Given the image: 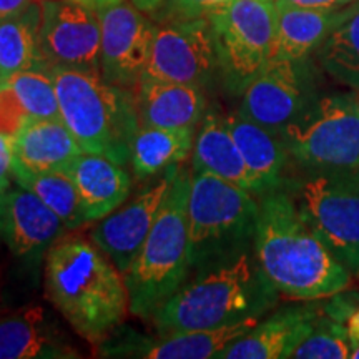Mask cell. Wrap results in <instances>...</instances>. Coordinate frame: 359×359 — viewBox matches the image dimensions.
I'll return each mask as SVG.
<instances>
[{
    "instance_id": "obj_28",
    "label": "cell",
    "mask_w": 359,
    "mask_h": 359,
    "mask_svg": "<svg viewBox=\"0 0 359 359\" xmlns=\"http://www.w3.org/2000/svg\"><path fill=\"white\" fill-rule=\"evenodd\" d=\"M13 182L39 196L64 222L67 230H79L88 223L77 185L67 170L35 173L13 160Z\"/></svg>"
},
{
    "instance_id": "obj_14",
    "label": "cell",
    "mask_w": 359,
    "mask_h": 359,
    "mask_svg": "<svg viewBox=\"0 0 359 359\" xmlns=\"http://www.w3.org/2000/svg\"><path fill=\"white\" fill-rule=\"evenodd\" d=\"M263 318H251L231 325L200 330H183L161 334L151 341L127 331L123 336L115 331L98 346L103 358H143V359H212L218 358L233 341L248 333Z\"/></svg>"
},
{
    "instance_id": "obj_8",
    "label": "cell",
    "mask_w": 359,
    "mask_h": 359,
    "mask_svg": "<svg viewBox=\"0 0 359 359\" xmlns=\"http://www.w3.org/2000/svg\"><path fill=\"white\" fill-rule=\"evenodd\" d=\"M281 138L306 172L359 168V97L333 93L311 100Z\"/></svg>"
},
{
    "instance_id": "obj_6",
    "label": "cell",
    "mask_w": 359,
    "mask_h": 359,
    "mask_svg": "<svg viewBox=\"0 0 359 359\" xmlns=\"http://www.w3.org/2000/svg\"><path fill=\"white\" fill-rule=\"evenodd\" d=\"M193 172V170H191ZM259 201L253 193L210 173H191L188 241L193 271L255 250Z\"/></svg>"
},
{
    "instance_id": "obj_26",
    "label": "cell",
    "mask_w": 359,
    "mask_h": 359,
    "mask_svg": "<svg viewBox=\"0 0 359 359\" xmlns=\"http://www.w3.org/2000/svg\"><path fill=\"white\" fill-rule=\"evenodd\" d=\"M32 69H48L40 48V0L19 15L0 20V79L6 82Z\"/></svg>"
},
{
    "instance_id": "obj_30",
    "label": "cell",
    "mask_w": 359,
    "mask_h": 359,
    "mask_svg": "<svg viewBox=\"0 0 359 359\" xmlns=\"http://www.w3.org/2000/svg\"><path fill=\"white\" fill-rule=\"evenodd\" d=\"M29 118H58V97L48 69L24 70L8 77L6 82Z\"/></svg>"
},
{
    "instance_id": "obj_9",
    "label": "cell",
    "mask_w": 359,
    "mask_h": 359,
    "mask_svg": "<svg viewBox=\"0 0 359 359\" xmlns=\"http://www.w3.org/2000/svg\"><path fill=\"white\" fill-rule=\"evenodd\" d=\"M210 22L224 85L233 93H243L273 57L275 2L236 0L228 11L215 15Z\"/></svg>"
},
{
    "instance_id": "obj_34",
    "label": "cell",
    "mask_w": 359,
    "mask_h": 359,
    "mask_svg": "<svg viewBox=\"0 0 359 359\" xmlns=\"http://www.w3.org/2000/svg\"><path fill=\"white\" fill-rule=\"evenodd\" d=\"M353 0H275L276 7H299L313 11H339Z\"/></svg>"
},
{
    "instance_id": "obj_1",
    "label": "cell",
    "mask_w": 359,
    "mask_h": 359,
    "mask_svg": "<svg viewBox=\"0 0 359 359\" xmlns=\"http://www.w3.org/2000/svg\"><path fill=\"white\" fill-rule=\"evenodd\" d=\"M45 296L72 330L100 344L130 313L125 275L98 246L80 235H64L48 248Z\"/></svg>"
},
{
    "instance_id": "obj_32",
    "label": "cell",
    "mask_w": 359,
    "mask_h": 359,
    "mask_svg": "<svg viewBox=\"0 0 359 359\" xmlns=\"http://www.w3.org/2000/svg\"><path fill=\"white\" fill-rule=\"evenodd\" d=\"M29 120L12 88L7 83L0 85V133L13 138Z\"/></svg>"
},
{
    "instance_id": "obj_37",
    "label": "cell",
    "mask_w": 359,
    "mask_h": 359,
    "mask_svg": "<svg viewBox=\"0 0 359 359\" xmlns=\"http://www.w3.org/2000/svg\"><path fill=\"white\" fill-rule=\"evenodd\" d=\"M167 0H132V4L143 13H154L163 6Z\"/></svg>"
},
{
    "instance_id": "obj_3",
    "label": "cell",
    "mask_w": 359,
    "mask_h": 359,
    "mask_svg": "<svg viewBox=\"0 0 359 359\" xmlns=\"http://www.w3.org/2000/svg\"><path fill=\"white\" fill-rule=\"evenodd\" d=\"M193 273L151 314L150 320L160 334L264 318L276 308L280 298L258 263L255 250Z\"/></svg>"
},
{
    "instance_id": "obj_11",
    "label": "cell",
    "mask_w": 359,
    "mask_h": 359,
    "mask_svg": "<svg viewBox=\"0 0 359 359\" xmlns=\"http://www.w3.org/2000/svg\"><path fill=\"white\" fill-rule=\"evenodd\" d=\"M40 48L48 69L100 74L98 12L75 0H40Z\"/></svg>"
},
{
    "instance_id": "obj_41",
    "label": "cell",
    "mask_w": 359,
    "mask_h": 359,
    "mask_svg": "<svg viewBox=\"0 0 359 359\" xmlns=\"http://www.w3.org/2000/svg\"><path fill=\"white\" fill-rule=\"evenodd\" d=\"M263 2H271V0H263Z\"/></svg>"
},
{
    "instance_id": "obj_38",
    "label": "cell",
    "mask_w": 359,
    "mask_h": 359,
    "mask_svg": "<svg viewBox=\"0 0 359 359\" xmlns=\"http://www.w3.org/2000/svg\"><path fill=\"white\" fill-rule=\"evenodd\" d=\"M75 2H80L83 4V6H87L90 8H93V11H102V8L105 7H110V6H115V4H120L123 2V0H75Z\"/></svg>"
},
{
    "instance_id": "obj_2",
    "label": "cell",
    "mask_w": 359,
    "mask_h": 359,
    "mask_svg": "<svg viewBox=\"0 0 359 359\" xmlns=\"http://www.w3.org/2000/svg\"><path fill=\"white\" fill-rule=\"evenodd\" d=\"M253 248L278 293L296 302L333 298L353 281L280 188L262 196Z\"/></svg>"
},
{
    "instance_id": "obj_39",
    "label": "cell",
    "mask_w": 359,
    "mask_h": 359,
    "mask_svg": "<svg viewBox=\"0 0 359 359\" xmlns=\"http://www.w3.org/2000/svg\"><path fill=\"white\" fill-rule=\"evenodd\" d=\"M4 218H6V191H0V240H4Z\"/></svg>"
},
{
    "instance_id": "obj_20",
    "label": "cell",
    "mask_w": 359,
    "mask_h": 359,
    "mask_svg": "<svg viewBox=\"0 0 359 359\" xmlns=\"http://www.w3.org/2000/svg\"><path fill=\"white\" fill-rule=\"evenodd\" d=\"M193 172L210 173L230 182L233 185L248 190L253 195H262V185L241 155L233 140L224 116L210 111L200 122V130L193 145Z\"/></svg>"
},
{
    "instance_id": "obj_12",
    "label": "cell",
    "mask_w": 359,
    "mask_h": 359,
    "mask_svg": "<svg viewBox=\"0 0 359 359\" xmlns=\"http://www.w3.org/2000/svg\"><path fill=\"white\" fill-rule=\"evenodd\" d=\"M100 75L116 87L132 90L145 74L156 27L133 4L98 11Z\"/></svg>"
},
{
    "instance_id": "obj_27",
    "label": "cell",
    "mask_w": 359,
    "mask_h": 359,
    "mask_svg": "<svg viewBox=\"0 0 359 359\" xmlns=\"http://www.w3.org/2000/svg\"><path fill=\"white\" fill-rule=\"evenodd\" d=\"M318 48L326 74L359 92V2L338 12L334 25Z\"/></svg>"
},
{
    "instance_id": "obj_19",
    "label": "cell",
    "mask_w": 359,
    "mask_h": 359,
    "mask_svg": "<svg viewBox=\"0 0 359 359\" xmlns=\"http://www.w3.org/2000/svg\"><path fill=\"white\" fill-rule=\"evenodd\" d=\"M80 358L43 308L30 306L0 318V359Z\"/></svg>"
},
{
    "instance_id": "obj_36",
    "label": "cell",
    "mask_w": 359,
    "mask_h": 359,
    "mask_svg": "<svg viewBox=\"0 0 359 359\" xmlns=\"http://www.w3.org/2000/svg\"><path fill=\"white\" fill-rule=\"evenodd\" d=\"M35 2L37 0H0V20L19 15Z\"/></svg>"
},
{
    "instance_id": "obj_25",
    "label": "cell",
    "mask_w": 359,
    "mask_h": 359,
    "mask_svg": "<svg viewBox=\"0 0 359 359\" xmlns=\"http://www.w3.org/2000/svg\"><path fill=\"white\" fill-rule=\"evenodd\" d=\"M195 145V130L138 127L130 148V165L137 178H150L183 163Z\"/></svg>"
},
{
    "instance_id": "obj_29",
    "label": "cell",
    "mask_w": 359,
    "mask_h": 359,
    "mask_svg": "<svg viewBox=\"0 0 359 359\" xmlns=\"http://www.w3.org/2000/svg\"><path fill=\"white\" fill-rule=\"evenodd\" d=\"M346 314H339L333 306L325 304L313 331L291 353L293 359H346L351 358V346L346 325Z\"/></svg>"
},
{
    "instance_id": "obj_17",
    "label": "cell",
    "mask_w": 359,
    "mask_h": 359,
    "mask_svg": "<svg viewBox=\"0 0 359 359\" xmlns=\"http://www.w3.org/2000/svg\"><path fill=\"white\" fill-rule=\"evenodd\" d=\"M65 231L64 222L32 191L17 183L6 191L4 241L13 257L39 263Z\"/></svg>"
},
{
    "instance_id": "obj_40",
    "label": "cell",
    "mask_w": 359,
    "mask_h": 359,
    "mask_svg": "<svg viewBox=\"0 0 359 359\" xmlns=\"http://www.w3.org/2000/svg\"><path fill=\"white\" fill-rule=\"evenodd\" d=\"M2 83H4V80H2V79H0V85H2Z\"/></svg>"
},
{
    "instance_id": "obj_5",
    "label": "cell",
    "mask_w": 359,
    "mask_h": 359,
    "mask_svg": "<svg viewBox=\"0 0 359 359\" xmlns=\"http://www.w3.org/2000/svg\"><path fill=\"white\" fill-rule=\"evenodd\" d=\"M50 74L60 118L80 148L125 167L140 127L132 90L109 83L98 72L53 67Z\"/></svg>"
},
{
    "instance_id": "obj_24",
    "label": "cell",
    "mask_w": 359,
    "mask_h": 359,
    "mask_svg": "<svg viewBox=\"0 0 359 359\" xmlns=\"http://www.w3.org/2000/svg\"><path fill=\"white\" fill-rule=\"evenodd\" d=\"M338 12L276 7L275 47L271 58L302 62L314 48L320 47L338 19Z\"/></svg>"
},
{
    "instance_id": "obj_35",
    "label": "cell",
    "mask_w": 359,
    "mask_h": 359,
    "mask_svg": "<svg viewBox=\"0 0 359 359\" xmlns=\"http://www.w3.org/2000/svg\"><path fill=\"white\" fill-rule=\"evenodd\" d=\"M346 325L349 346H351V358L359 359V306L351 308L344 318Z\"/></svg>"
},
{
    "instance_id": "obj_21",
    "label": "cell",
    "mask_w": 359,
    "mask_h": 359,
    "mask_svg": "<svg viewBox=\"0 0 359 359\" xmlns=\"http://www.w3.org/2000/svg\"><path fill=\"white\" fill-rule=\"evenodd\" d=\"M77 185L87 222H100L128 200L132 177L123 165L107 156L82 151L67 168Z\"/></svg>"
},
{
    "instance_id": "obj_7",
    "label": "cell",
    "mask_w": 359,
    "mask_h": 359,
    "mask_svg": "<svg viewBox=\"0 0 359 359\" xmlns=\"http://www.w3.org/2000/svg\"><path fill=\"white\" fill-rule=\"evenodd\" d=\"M290 195L314 235L359 280V168L308 172Z\"/></svg>"
},
{
    "instance_id": "obj_18",
    "label": "cell",
    "mask_w": 359,
    "mask_h": 359,
    "mask_svg": "<svg viewBox=\"0 0 359 359\" xmlns=\"http://www.w3.org/2000/svg\"><path fill=\"white\" fill-rule=\"evenodd\" d=\"M132 93L140 127L195 130L205 116L206 98L198 87L142 79Z\"/></svg>"
},
{
    "instance_id": "obj_10",
    "label": "cell",
    "mask_w": 359,
    "mask_h": 359,
    "mask_svg": "<svg viewBox=\"0 0 359 359\" xmlns=\"http://www.w3.org/2000/svg\"><path fill=\"white\" fill-rule=\"evenodd\" d=\"M217 70L219 67L212 22H167L156 27L142 79L203 88Z\"/></svg>"
},
{
    "instance_id": "obj_13",
    "label": "cell",
    "mask_w": 359,
    "mask_h": 359,
    "mask_svg": "<svg viewBox=\"0 0 359 359\" xmlns=\"http://www.w3.org/2000/svg\"><path fill=\"white\" fill-rule=\"evenodd\" d=\"M178 168V165H173L160 173L154 183L143 188L128 203L120 205L110 215L102 218L90 233V240L115 263L123 275L132 266L135 257L154 226Z\"/></svg>"
},
{
    "instance_id": "obj_33",
    "label": "cell",
    "mask_w": 359,
    "mask_h": 359,
    "mask_svg": "<svg viewBox=\"0 0 359 359\" xmlns=\"http://www.w3.org/2000/svg\"><path fill=\"white\" fill-rule=\"evenodd\" d=\"M13 140L0 133V191H7L13 182Z\"/></svg>"
},
{
    "instance_id": "obj_31",
    "label": "cell",
    "mask_w": 359,
    "mask_h": 359,
    "mask_svg": "<svg viewBox=\"0 0 359 359\" xmlns=\"http://www.w3.org/2000/svg\"><path fill=\"white\" fill-rule=\"evenodd\" d=\"M236 0H167L160 8L163 22L212 20L215 15L228 11ZM158 8V11H160Z\"/></svg>"
},
{
    "instance_id": "obj_23",
    "label": "cell",
    "mask_w": 359,
    "mask_h": 359,
    "mask_svg": "<svg viewBox=\"0 0 359 359\" xmlns=\"http://www.w3.org/2000/svg\"><path fill=\"white\" fill-rule=\"evenodd\" d=\"M224 123L251 173L262 185L263 195L280 188L283 170L288 160V150L281 135L240 114L224 116Z\"/></svg>"
},
{
    "instance_id": "obj_15",
    "label": "cell",
    "mask_w": 359,
    "mask_h": 359,
    "mask_svg": "<svg viewBox=\"0 0 359 359\" xmlns=\"http://www.w3.org/2000/svg\"><path fill=\"white\" fill-rule=\"evenodd\" d=\"M238 114L278 135L311 102L298 62L271 58L241 93Z\"/></svg>"
},
{
    "instance_id": "obj_22",
    "label": "cell",
    "mask_w": 359,
    "mask_h": 359,
    "mask_svg": "<svg viewBox=\"0 0 359 359\" xmlns=\"http://www.w3.org/2000/svg\"><path fill=\"white\" fill-rule=\"evenodd\" d=\"M12 140L17 163L35 173L67 170L83 151L60 116L29 120Z\"/></svg>"
},
{
    "instance_id": "obj_16",
    "label": "cell",
    "mask_w": 359,
    "mask_h": 359,
    "mask_svg": "<svg viewBox=\"0 0 359 359\" xmlns=\"http://www.w3.org/2000/svg\"><path fill=\"white\" fill-rule=\"evenodd\" d=\"M323 308L325 304L314 299L276 309L224 348L218 359H288L311 333Z\"/></svg>"
},
{
    "instance_id": "obj_4",
    "label": "cell",
    "mask_w": 359,
    "mask_h": 359,
    "mask_svg": "<svg viewBox=\"0 0 359 359\" xmlns=\"http://www.w3.org/2000/svg\"><path fill=\"white\" fill-rule=\"evenodd\" d=\"M191 173L187 167L178 168L154 226L125 273L130 313L143 320H150L193 273L188 241Z\"/></svg>"
}]
</instances>
